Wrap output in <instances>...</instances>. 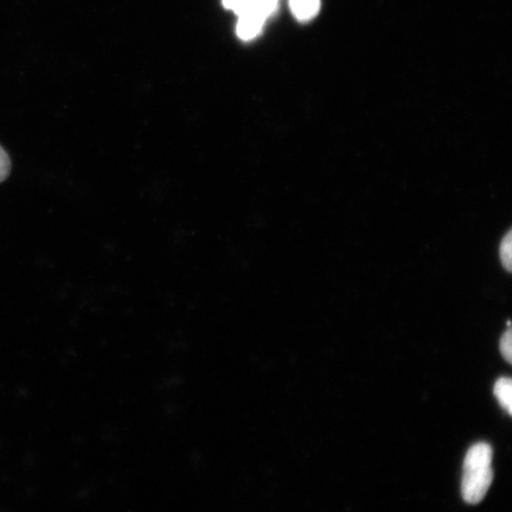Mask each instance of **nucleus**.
Wrapping results in <instances>:
<instances>
[{
    "mask_svg": "<svg viewBox=\"0 0 512 512\" xmlns=\"http://www.w3.org/2000/svg\"><path fill=\"white\" fill-rule=\"evenodd\" d=\"M494 470H492V448L489 444L478 443L466 453L462 480V495L465 502H482L490 489Z\"/></svg>",
    "mask_w": 512,
    "mask_h": 512,
    "instance_id": "obj_1",
    "label": "nucleus"
},
{
    "mask_svg": "<svg viewBox=\"0 0 512 512\" xmlns=\"http://www.w3.org/2000/svg\"><path fill=\"white\" fill-rule=\"evenodd\" d=\"M222 3L224 8L234 11L238 17L251 15L267 19L278 0H222Z\"/></svg>",
    "mask_w": 512,
    "mask_h": 512,
    "instance_id": "obj_2",
    "label": "nucleus"
},
{
    "mask_svg": "<svg viewBox=\"0 0 512 512\" xmlns=\"http://www.w3.org/2000/svg\"><path fill=\"white\" fill-rule=\"evenodd\" d=\"M266 19L258 17V16H241L239 17L238 28H236V32H238L239 37L243 41L252 40L255 36L259 35L262 27Z\"/></svg>",
    "mask_w": 512,
    "mask_h": 512,
    "instance_id": "obj_3",
    "label": "nucleus"
},
{
    "mask_svg": "<svg viewBox=\"0 0 512 512\" xmlns=\"http://www.w3.org/2000/svg\"><path fill=\"white\" fill-rule=\"evenodd\" d=\"M290 5L299 21H309L317 15L320 0H290Z\"/></svg>",
    "mask_w": 512,
    "mask_h": 512,
    "instance_id": "obj_4",
    "label": "nucleus"
},
{
    "mask_svg": "<svg viewBox=\"0 0 512 512\" xmlns=\"http://www.w3.org/2000/svg\"><path fill=\"white\" fill-rule=\"evenodd\" d=\"M494 392L496 395V398L499 403H501V406L505 411H507L509 414L512 413V399H511V392H512V384L509 377H502V379H499L494 388Z\"/></svg>",
    "mask_w": 512,
    "mask_h": 512,
    "instance_id": "obj_5",
    "label": "nucleus"
},
{
    "mask_svg": "<svg viewBox=\"0 0 512 512\" xmlns=\"http://www.w3.org/2000/svg\"><path fill=\"white\" fill-rule=\"evenodd\" d=\"M499 258H501V262L505 270L511 272L512 266V234L511 230L507 234H505L501 247H499Z\"/></svg>",
    "mask_w": 512,
    "mask_h": 512,
    "instance_id": "obj_6",
    "label": "nucleus"
},
{
    "mask_svg": "<svg viewBox=\"0 0 512 512\" xmlns=\"http://www.w3.org/2000/svg\"><path fill=\"white\" fill-rule=\"evenodd\" d=\"M11 172V159L2 146H0V183L9 177Z\"/></svg>",
    "mask_w": 512,
    "mask_h": 512,
    "instance_id": "obj_7",
    "label": "nucleus"
},
{
    "mask_svg": "<svg viewBox=\"0 0 512 512\" xmlns=\"http://www.w3.org/2000/svg\"><path fill=\"white\" fill-rule=\"evenodd\" d=\"M511 343H512L511 330H510V326H509V329L504 332V334L501 338V345H499V347H501V352H502L503 357L509 363L511 362V358H512Z\"/></svg>",
    "mask_w": 512,
    "mask_h": 512,
    "instance_id": "obj_8",
    "label": "nucleus"
}]
</instances>
